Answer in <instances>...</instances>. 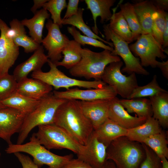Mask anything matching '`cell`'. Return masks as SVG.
<instances>
[{
	"instance_id": "obj_42",
	"label": "cell",
	"mask_w": 168,
	"mask_h": 168,
	"mask_svg": "<svg viewBox=\"0 0 168 168\" xmlns=\"http://www.w3.org/2000/svg\"><path fill=\"white\" fill-rule=\"evenodd\" d=\"M64 168H93L84 161L77 159H72Z\"/></svg>"
},
{
	"instance_id": "obj_5",
	"label": "cell",
	"mask_w": 168,
	"mask_h": 168,
	"mask_svg": "<svg viewBox=\"0 0 168 168\" xmlns=\"http://www.w3.org/2000/svg\"><path fill=\"white\" fill-rule=\"evenodd\" d=\"M7 154L24 152L30 155L39 168L46 165L48 168H64L72 159V155L61 156L54 154L41 145L33 134L30 141L23 144H9L5 150Z\"/></svg>"
},
{
	"instance_id": "obj_19",
	"label": "cell",
	"mask_w": 168,
	"mask_h": 168,
	"mask_svg": "<svg viewBox=\"0 0 168 168\" xmlns=\"http://www.w3.org/2000/svg\"><path fill=\"white\" fill-rule=\"evenodd\" d=\"M53 87L40 80L27 77L17 82L16 92L30 99L39 100L51 93Z\"/></svg>"
},
{
	"instance_id": "obj_47",
	"label": "cell",
	"mask_w": 168,
	"mask_h": 168,
	"mask_svg": "<svg viewBox=\"0 0 168 168\" xmlns=\"http://www.w3.org/2000/svg\"><path fill=\"white\" fill-rule=\"evenodd\" d=\"M101 168H117L114 163L111 160H107Z\"/></svg>"
},
{
	"instance_id": "obj_48",
	"label": "cell",
	"mask_w": 168,
	"mask_h": 168,
	"mask_svg": "<svg viewBox=\"0 0 168 168\" xmlns=\"http://www.w3.org/2000/svg\"><path fill=\"white\" fill-rule=\"evenodd\" d=\"M161 163V168H168L167 159L163 157L160 158Z\"/></svg>"
},
{
	"instance_id": "obj_28",
	"label": "cell",
	"mask_w": 168,
	"mask_h": 168,
	"mask_svg": "<svg viewBox=\"0 0 168 168\" xmlns=\"http://www.w3.org/2000/svg\"><path fill=\"white\" fill-rule=\"evenodd\" d=\"M40 100L30 99L16 91L1 102L6 107L16 110L26 116L33 111Z\"/></svg>"
},
{
	"instance_id": "obj_37",
	"label": "cell",
	"mask_w": 168,
	"mask_h": 168,
	"mask_svg": "<svg viewBox=\"0 0 168 168\" xmlns=\"http://www.w3.org/2000/svg\"><path fill=\"white\" fill-rule=\"evenodd\" d=\"M67 6L65 0H49L43 5L42 8L49 12L53 22L62 27L61 14Z\"/></svg>"
},
{
	"instance_id": "obj_24",
	"label": "cell",
	"mask_w": 168,
	"mask_h": 168,
	"mask_svg": "<svg viewBox=\"0 0 168 168\" xmlns=\"http://www.w3.org/2000/svg\"><path fill=\"white\" fill-rule=\"evenodd\" d=\"M162 131L158 121L152 117L147 118L143 124L127 129L126 136L132 141L141 143L147 138Z\"/></svg>"
},
{
	"instance_id": "obj_13",
	"label": "cell",
	"mask_w": 168,
	"mask_h": 168,
	"mask_svg": "<svg viewBox=\"0 0 168 168\" xmlns=\"http://www.w3.org/2000/svg\"><path fill=\"white\" fill-rule=\"evenodd\" d=\"M53 93L56 97L60 99L84 101L112 99L117 95L115 90L107 84L99 88L82 90L75 88L63 91L54 90Z\"/></svg>"
},
{
	"instance_id": "obj_12",
	"label": "cell",
	"mask_w": 168,
	"mask_h": 168,
	"mask_svg": "<svg viewBox=\"0 0 168 168\" xmlns=\"http://www.w3.org/2000/svg\"><path fill=\"white\" fill-rule=\"evenodd\" d=\"M45 26L48 33L43 39L41 43L48 51L49 59L55 63L62 58V51L69 40L61 32L59 26L51 20H48Z\"/></svg>"
},
{
	"instance_id": "obj_33",
	"label": "cell",
	"mask_w": 168,
	"mask_h": 168,
	"mask_svg": "<svg viewBox=\"0 0 168 168\" xmlns=\"http://www.w3.org/2000/svg\"><path fill=\"white\" fill-rule=\"evenodd\" d=\"M118 5L136 40L142 33L133 4L128 2L122 3L121 1Z\"/></svg>"
},
{
	"instance_id": "obj_22",
	"label": "cell",
	"mask_w": 168,
	"mask_h": 168,
	"mask_svg": "<svg viewBox=\"0 0 168 168\" xmlns=\"http://www.w3.org/2000/svg\"><path fill=\"white\" fill-rule=\"evenodd\" d=\"M87 8L91 11L94 22L92 31L98 35L99 30L96 20L99 16L100 22L103 24L110 21L112 16L110 9L116 2V0H85Z\"/></svg>"
},
{
	"instance_id": "obj_16",
	"label": "cell",
	"mask_w": 168,
	"mask_h": 168,
	"mask_svg": "<svg viewBox=\"0 0 168 168\" xmlns=\"http://www.w3.org/2000/svg\"><path fill=\"white\" fill-rule=\"evenodd\" d=\"M111 100L101 99L90 101L80 100L82 111L91 122L94 130L98 128L108 118L109 108Z\"/></svg>"
},
{
	"instance_id": "obj_20",
	"label": "cell",
	"mask_w": 168,
	"mask_h": 168,
	"mask_svg": "<svg viewBox=\"0 0 168 168\" xmlns=\"http://www.w3.org/2000/svg\"><path fill=\"white\" fill-rule=\"evenodd\" d=\"M132 2L142 34H151L153 16L157 9L151 0H135Z\"/></svg>"
},
{
	"instance_id": "obj_30",
	"label": "cell",
	"mask_w": 168,
	"mask_h": 168,
	"mask_svg": "<svg viewBox=\"0 0 168 168\" xmlns=\"http://www.w3.org/2000/svg\"><path fill=\"white\" fill-rule=\"evenodd\" d=\"M82 48L80 44L74 40H69L62 51L63 58L54 64L57 66H61L70 69L80 61Z\"/></svg>"
},
{
	"instance_id": "obj_21",
	"label": "cell",
	"mask_w": 168,
	"mask_h": 168,
	"mask_svg": "<svg viewBox=\"0 0 168 168\" xmlns=\"http://www.w3.org/2000/svg\"><path fill=\"white\" fill-rule=\"evenodd\" d=\"M9 24L10 33L14 42L19 47H23L25 53L34 52L39 48L40 44L27 35L25 26L21 21L13 19L10 21Z\"/></svg>"
},
{
	"instance_id": "obj_43",
	"label": "cell",
	"mask_w": 168,
	"mask_h": 168,
	"mask_svg": "<svg viewBox=\"0 0 168 168\" xmlns=\"http://www.w3.org/2000/svg\"><path fill=\"white\" fill-rule=\"evenodd\" d=\"M157 9L164 11L168 10V0H151Z\"/></svg>"
},
{
	"instance_id": "obj_18",
	"label": "cell",
	"mask_w": 168,
	"mask_h": 168,
	"mask_svg": "<svg viewBox=\"0 0 168 168\" xmlns=\"http://www.w3.org/2000/svg\"><path fill=\"white\" fill-rule=\"evenodd\" d=\"M48 60L47 55L44 53V47L40 45L28 59L15 68L13 75L18 82L27 77L30 72L41 70Z\"/></svg>"
},
{
	"instance_id": "obj_4",
	"label": "cell",
	"mask_w": 168,
	"mask_h": 168,
	"mask_svg": "<svg viewBox=\"0 0 168 168\" xmlns=\"http://www.w3.org/2000/svg\"><path fill=\"white\" fill-rule=\"evenodd\" d=\"M66 100L57 98L51 93L40 100L33 111L26 116L19 133L16 144H22L35 127L54 124L57 109Z\"/></svg>"
},
{
	"instance_id": "obj_31",
	"label": "cell",
	"mask_w": 168,
	"mask_h": 168,
	"mask_svg": "<svg viewBox=\"0 0 168 168\" xmlns=\"http://www.w3.org/2000/svg\"><path fill=\"white\" fill-rule=\"evenodd\" d=\"M84 10V8L79 7L76 14L67 19H62V25H72L79 30L85 35L99 40L114 48L112 42L107 41L96 34L90 27L85 22L83 18V13Z\"/></svg>"
},
{
	"instance_id": "obj_45",
	"label": "cell",
	"mask_w": 168,
	"mask_h": 168,
	"mask_svg": "<svg viewBox=\"0 0 168 168\" xmlns=\"http://www.w3.org/2000/svg\"><path fill=\"white\" fill-rule=\"evenodd\" d=\"M162 47L164 49H167L168 46V14L167 12L166 16V22L163 36Z\"/></svg>"
},
{
	"instance_id": "obj_49",
	"label": "cell",
	"mask_w": 168,
	"mask_h": 168,
	"mask_svg": "<svg viewBox=\"0 0 168 168\" xmlns=\"http://www.w3.org/2000/svg\"><path fill=\"white\" fill-rule=\"evenodd\" d=\"M6 107L2 103L1 101H0V109Z\"/></svg>"
},
{
	"instance_id": "obj_50",
	"label": "cell",
	"mask_w": 168,
	"mask_h": 168,
	"mask_svg": "<svg viewBox=\"0 0 168 168\" xmlns=\"http://www.w3.org/2000/svg\"><path fill=\"white\" fill-rule=\"evenodd\" d=\"M1 155V153H0V157Z\"/></svg>"
},
{
	"instance_id": "obj_11",
	"label": "cell",
	"mask_w": 168,
	"mask_h": 168,
	"mask_svg": "<svg viewBox=\"0 0 168 168\" xmlns=\"http://www.w3.org/2000/svg\"><path fill=\"white\" fill-rule=\"evenodd\" d=\"M10 29L0 18V77L9 73L19 54V47L14 42Z\"/></svg>"
},
{
	"instance_id": "obj_35",
	"label": "cell",
	"mask_w": 168,
	"mask_h": 168,
	"mask_svg": "<svg viewBox=\"0 0 168 168\" xmlns=\"http://www.w3.org/2000/svg\"><path fill=\"white\" fill-rule=\"evenodd\" d=\"M67 30L73 37L74 40L79 44L81 45L85 46L89 45L96 47L102 48L108 50L112 53L114 52V49L108 45H106L102 41L95 38L82 35L80 31L76 28L72 26L67 27Z\"/></svg>"
},
{
	"instance_id": "obj_8",
	"label": "cell",
	"mask_w": 168,
	"mask_h": 168,
	"mask_svg": "<svg viewBox=\"0 0 168 168\" xmlns=\"http://www.w3.org/2000/svg\"><path fill=\"white\" fill-rule=\"evenodd\" d=\"M103 28L106 41L109 42L111 40L113 44L114 52L112 53L120 56L124 63L125 66L121 72L129 75L133 73L146 76L149 75V73L141 65L139 58L132 54L129 44L113 32L108 24H104Z\"/></svg>"
},
{
	"instance_id": "obj_9",
	"label": "cell",
	"mask_w": 168,
	"mask_h": 168,
	"mask_svg": "<svg viewBox=\"0 0 168 168\" xmlns=\"http://www.w3.org/2000/svg\"><path fill=\"white\" fill-rule=\"evenodd\" d=\"M123 65L121 61L110 63L105 68L101 80L113 87L123 99H128L138 86L135 73L128 76L122 74L121 69Z\"/></svg>"
},
{
	"instance_id": "obj_1",
	"label": "cell",
	"mask_w": 168,
	"mask_h": 168,
	"mask_svg": "<svg viewBox=\"0 0 168 168\" xmlns=\"http://www.w3.org/2000/svg\"><path fill=\"white\" fill-rule=\"evenodd\" d=\"M54 124L62 128L79 144L85 145L94 131L84 114L80 100H67L58 107Z\"/></svg>"
},
{
	"instance_id": "obj_3",
	"label": "cell",
	"mask_w": 168,
	"mask_h": 168,
	"mask_svg": "<svg viewBox=\"0 0 168 168\" xmlns=\"http://www.w3.org/2000/svg\"><path fill=\"white\" fill-rule=\"evenodd\" d=\"M106 154L107 160L112 161L117 168H139L145 156L142 144L125 136L113 140Z\"/></svg>"
},
{
	"instance_id": "obj_41",
	"label": "cell",
	"mask_w": 168,
	"mask_h": 168,
	"mask_svg": "<svg viewBox=\"0 0 168 168\" xmlns=\"http://www.w3.org/2000/svg\"><path fill=\"white\" fill-rule=\"evenodd\" d=\"M79 0H69L67 10L63 19H67L76 14L78 12Z\"/></svg>"
},
{
	"instance_id": "obj_38",
	"label": "cell",
	"mask_w": 168,
	"mask_h": 168,
	"mask_svg": "<svg viewBox=\"0 0 168 168\" xmlns=\"http://www.w3.org/2000/svg\"><path fill=\"white\" fill-rule=\"evenodd\" d=\"M17 82L13 75L9 73L0 77V101L10 97L16 91Z\"/></svg>"
},
{
	"instance_id": "obj_10",
	"label": "cell",
	"mask_w": 168,
	"mask_h": 168,
	"mask_svg": "<svg viewBox=\"0 0 168 168\" xmlns=\"http://www.w3.org/2000/svg\"><path fill=\"white\" fill-rule=\"evenodd\" d=\"M136 41L129 45L132 52L139 57L142 66L156 67L158 61L156 58L165 59L166 52L162 46L155 39L151 34H142Z\"/></svg>"
},
{
	"instance_id": "obj_34",
	"label": "cell",
	"mask_w": 168,
	"mask_h": 168,
	"mask_svg": "<svg viewBox=\"0 0 168 168\" xmlns=\"http://www.w3.org/2000/svg\"><path fill=\"white\" fill-rule=\"evenodd\" d=\"M166 91L159 86L157 81V76L155 75L152 81L147 84L138 86L135 88L128 99L150 97L160 92Z\"/></svg>"
},
{
	"instance_id": "obj_2",
	"label": "cell",
	"mask_w": 168,
	"mask_h": 168,
	"mask_svg": "<svg viewBox=\"0 0 168 168\" xmlns=\"http://www.w3.org/2000/svg\"><path fill=\"white\" fill-rule=\"evenodd\" d=\"M81 59L75 67L69 70L70 74L77 77H84L87 79H94L101 81L105 68L110 63L121 61L118 55L104 49L96 52L87 48H82Z\"/></svg>"
},
{
	"instance_id": "obj_7",
	"label": "cell",
	"mask_w": 168,
	"mask_h": 168,
	"mask_svg": "<svg viewBox=\"0 0 168 168\" xmlns=\"http://www.w3.org/2000/svg\"><path fill=\"white\" fill-rule=\"evenodd\" d=\"M38 142L48 150L66 149L77 154L81 144L62 128L54 124L40 125L33 133Z\"/></svg>"
},
{
	"instance_id": "obj_27",
	"label": "cell",
	"mask_w": 168,
	"mask_h": 168,
	"mask_svg": "<svg viewBox=\"0 0 168 168\" xmlns=\"http://www.w3.org/2000/svg\"><path fill=\"white\" fill-rule=\"evenodd\" d=\"M119 101L128 113H134L138 117L147 118L152 117L153 113L150 99L137 98L119 99Z\"/></svg>"
},
{
	"instance_id": "obj_29",
	"label": "cell",
	"mask_w": 168,
	"mask_h": 168,
	"mask_svg": "<svg viewBox=\"0 0 168 168\" xmlns=\"http://www.w3.org/2000/svg\"><path fill=\"white\" fill-rule=\"evenodd\" d=\"M117 7L113 9V12L108 24L110 29L125 41L130 44L135 40L133 33L120 11H115Z\"/></svg>"
},
{
	"instance_id": "obj_44",
	"label": "cell",
	"mask_w": 168,
	"mask_h": 168,
	"mask_svg": "<svg viewBox=\"0 0 168 168\" xmlns=\"http://www.w3.org/2000/svg\"><path fill=\"white\" fill-rule=\"evenodd\" d=\"M156 67L161 70L163 76L166 79H168V60L162 62H157Z\"/></svg>"
},
{
	"instance_id": "obj_40",
	"label": "cell",
	"mask_w": 168,
	"mask_h": 168,
	"mask_svg": "<svg viewBox=\"0 0 168 168\" xmlns=\"http://www.w3.org/2000/svg\"><path fill=\"white\" fill-rule=\"evenodd\" d=\"M14 154L21 164L22 168H40L29 156L21 152H16Z\"/></svg>"
},
{
	"instance_id": "obj_32",
	"label": "cell",
	"mask_w": 168,
	"mask_h": 168,
	"mask_svg": "<svg viewBox=\"0 0 168 168\" xmlns=\"http://www.w3.org/2000/svg\"><path fill=\"white\" fill-rule=\"evenodd\" d=\"M142 143L151 149L160 158L168 159V142L166 133H161L153 135L146 139Z\"/></svg>"
},
{
	"instance_id": "obj_6",
	"label": "cell",
	"mask_w": 168,
	"mask_h": 168,
	"mask_svg": "<svg viewBox=\"0 0 168 168\" xmlns=\"http://www.w3.org/2000/svg\"><path fill=\"white\" fill-rule=\"evenodd\" d=\"M49 70L46 72L41 70L32 72L33 78L42 81L53 87L55 90L63 88L68 90L74 86L84 88L96 89L100 88L106 85L101 80L87 81L71 78L59 70L55 64L49 59L47 62Z\"/></svg>"
},
{
	"instance_id": "obj_39",
	"label": "cell",
	"mask_w": 168,
	"mask_h": 168,
	"mask_svg": "<svg viewBox=\"0 0 168 168\" xmlns=\"http://www.w3.org/2000/svg\"><path fill=\"white\" fill-rule=\"evenodd\" d=\"M145 152V157L139 168H161L160 158L149 147L141 143Z\"/></svg>"
},
{
	"instance_id": "obj_46",
	"label": "cell",
	"mask_w": 168,
	"mask_h": 168,
	"mask_svg": "<svg viewBox=\"0 0 168 168\" xmlns=\"http://www.w3.org/2000/svg\"><path fill=\"white\" fill-rule=\"evenodd\" d=\"M48 0H34V4L30 9L31 11L35 14L38 10V9L42 7L44 4Z\"/></svg>"
},
{
	"instance_id": "obj_15",
	"label": "cell",
	"mask_w": 168,
	"mask_h": 168,
	"mask_svg": "<svg viewBox=\"0 0 168 168\" xmlns=\"http://www.w3.org/2000/svg\"><path fill=\"white\" fill-rule=\"evenodd\" d=\"M26 116L15 109L6 107L0 109V138L8 144L11 138L19 133Z\"/></svg>"
},
{
	"instance_id": "obj_23",
	"label": "cell",
	"mask_w": 168,
	"mask_h": 168,
	"mask_svg": "<svg viewBox=\"0 0 168 168\" xmlns=\"http://www.w3.org/2000/svg\"><path fill=\"white\" fill-rule=\"evenodd\" d=\"M127 132V129L108 118L93 133L97 139L107 147L115 139L126 136Z\"/></svg>"
},
{
	"instance_id": "obj_26",
	"label": "cell",
	"mask_w": 168,
	"mask_h": 168,
	"mask_svg": "<svg viewBox=\"0 0 168 168\" xmlns=\"http://www.w3.org/2000/svg\"><path fill=\"white\" fill-rule=\"evenodd\" d=\"M153 113L152 117L164 128L168 127V92H160L149 97Z\"/></svg>"
},
{
	"instance_id": "obj_25",
	"label": "cell",
	"mask_w": 168,
	"mask_h": 168,
	"mask_svg": "<svg viewBox=\"0 0 168 168\" xmlns=\"http://www.w3.org/2000/svg\"><path fill=\"white\" fill-rule=\"evenodd\" d=\"M50 16L48 12L42 8L38 10L31 18H25L21 21L22 24L28 28L30 37L38 44L41 43L45 22Z\"/></svg>"
},
{
	"instance_id": "obj_17",
	"label": "cell",
	"mask_w": 168,
	"mask_h": 168,
	"mask_svg": "<svg viewBox=\"0 0 168 168\" xmlns=\"http://www.w3.org/2000/svg\"><path fill=\"white\" fill-rule=\"evenodd\" d=\"M119 99L116 97L111 100L109 119L127 129L138 127L146 121V118L130 115L119 103Z\"/></svg>"
},
{
	"instance_id": "obj_36",
	"label": "cell",
	"mask_w": 168,
	"mask_h": 168,
	"mask_svg": "<svg viewBox=\"0 0 168 168\" xmlns=\"http://www.w3.org/2000/svg\"><path fill=\"white\" fill-rule=\"evenodd\" d=\"M167 13L164 11L157 9L153 16L151 34L162 46Z\"/></svg>"
},
{
	"instance_id": "obj_14",
	"label": "cell",
	"mask_w": 168,
	"mask_h": 168,
	"mask_svg": "<svg viewBox=\"0 0 168 168\" xmlns=\"http://www.w3.org/2000/svg\"><path fill=\"white\" fill-rule=\"evenodd\" d=\"M107 148L92 133L86 144L80 145L77 158L93 168H101L107 160Z\"/></svg>"
}]
</instances>
